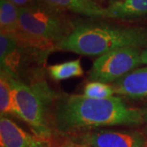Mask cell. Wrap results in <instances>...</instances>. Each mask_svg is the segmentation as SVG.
<instances>
[{
  "mask_svg": "<svg viewBox=\"0 0 147 147\" xmlns=\"http://www.w3.org/2000/svg\"><path fill=\"white\" fill-rule=\"evenodd\" d=\"M52 121L57 131L67 136L103 127L143 125L142 109L127 105L116 96L95 99L83 94L60 95Z\"/></svg>",
  "mask_w": 147,
  "mask_h": 147,
  "instance_id": "6da1fadb",
  "label": "cell"
},
{
  "mask_svg": "<svg viewBox=\"0 0 147 147\" xmlns=\"http://www.w3.org/2000/svg\"><path fill=\"white\" fill-rule=\"evenodd\" d=\"M147 47V28L116 26L104 24L76 26L54 51H64L88 57H100L123 47Z\"/></svg>",
  "mask_w": 147,
  "mask_h": 147,
  "instance_id": "7a4b0ae2",
  "label": "cell"
},
{
  "mask_svg": "<svg viewBox=\"0 0 147 147\" xmlns=\"http://www.w3.org/2000/svg\"><path fill=\"white\" fill-rule=\"evenodd\" d=\"M75 26L63 11L36 1L32 5L20 8L19 32L15 35L25 47L52 52Z\"/></svg>",
  "mask_w": 147,
  "mask_h": 147,
  "instance_id": "3957f363",
  "label": "cell"
},
{
  "mask_svg": "<svg viewBox=\"0 0 147 147\" xmlns=\"http://www.w3.org/2000/svg\"><path fill=\"white\" fill-rule=\"evenodd\" d=\"M8 77L21 113V120L26 123L35 135L52 140L53 129L47 118L46 102L51 97L48 88L31 87L21 79Z\"/></svg>",
  "mask_w": 147,
  "mask_h": 147,
  "instance_id": "277c9868",
  "label": "cell"
},
{
  "mask_svg": "<svg viewBox=\"0 0 147 147\" xmlns=\"http://www.w3.org/2000/svg\"><path fill=\"white\" fill-rule=\"evenodd\" d=\"M142 48L123 47L105 53L96 58L90 69L88 79L113 84L142 64Z\"/></svg>",
  "mask_w": 147,
  "mask_h": 147,
  "instance_id": "5b68a950",
  "label": "cell"
},
{
  "mask_svg": "<svg viewBox=\"0 0 147 147\" xmlns=\"http://www.w3.org/2000/svg\"><path fill=\"white\" fill-rule=\"evenodd\" d=\"M68 137L90 147H146V135L137 131L92 130Z\"/></svg>",
  "mask_w": 147,
  "mask_h": 147,
  "instance_id": "8992f818",
  "label": "cell"
},
{
  "mask_svg": "<svg viewBox=\"0 0 147 147\" xmlns=\"http://www.w3.org/2000/svg\"><path fill=\"white\" fill-rule=\"evenodd\" d=\"M0 147H51V140L30 133L12 119L1 115Z\"/></svg>",
  "mask_w": 147,
  "mask_h": 147,
  "instance_id": "52a82bcc",
  "label": "cell"
},
{
  "mask_svg": "<svg viewBox=\"0 0 147 147\" xmlns=\"http://www.w3.org/2000/svg\"><path fill=\"white\" fill-rule=\"evenodd\" d=\"M115 96L129 99L147 98V66L138 67L112 84Z\"/></svg>",
  "mask_w": 147,
  "mask_h": 147,
  "instance_id": "ba28073f",
  "label": "cell"
},
{
  "mask_svg": "<svg viewBox=\"0 0 147 147\" xmlns=\"http://www.w3.org/2000/svg\"><path fill=\"white\" fill-rule=\"evenodd\" d=\"M61 11H69L92 18H106V9L97 0H36Z\"/></svg>",
  "mask_w": 147,
  "mask_h": 147,
  "instance_id": "9c48e42d",
  "label": "cell"
},
{
  "mask_svg": "<svg viewBox=\"0 0 147 147\" xmlns=\"http://www.w3.org/2000/svg\"><path fill=\"white\" fill-rule=\"evenodd\" d=\"M106 9V18L131 20L147 16V0H125L111 3Z\"/></svg>",
  "mask_w": 147,
  "mask_h": 147,
  "instance_id": "30bf717a",
  "label": "cell"
},
{
  "mask_svg": "<svg viewBox=\"0 0 147 147\" xmlns=\"http://www.w3.org/2000/svg\"><path fill=\"white\" fill-rule=\"evenodd\" d=\"M0 112L1 115H12L21 119V113L16 104L10 79L8 75L3 71L0 74Z\"/></svg>",
  "mask_w": 147,
  "mask_h": 147,
  "instance_id": "8fae6325",
  "label": "cell"
},
{
  "mask_svg": "<svg viewBox=\"0 0 147 147\" xmlns=\"http://www.w3.org/2000/svg\"><path fill=\"white\" fill-rule=\"evenodd\" d=\"M20 8L10 0H0V30L16 34L19 32Z\"/></svg>",
  "mask_w": 147,
  "mask_h": 147,
  "instance_id": "7c38bea8",
  "label": "cell"
},
{
  "mask_svg": "<svg viewBox=\"0 0 147 147\" xmlns=\"http://www.w3.org/2000/svg\"><path fill=\"white\" fill-rule=\"evenodd\" d=\"M47 72L54 81H62L71 78L81 77L84 73L80 59L49 65L47 67Z\"/></svg>",
  "mask_w": 147,
  "mask_h": 147,
  "instance_id": "4fadbf2b",
  "label": "cell"
},
{
  "mask_svg": "<svg viewBox=\"0 0 147 147\" xmlns=\"http://www.w3.org/2000/svg\"><path fill=\"white\" fill-rule=\"evenodd\" d=\"M85 96L95 99H105L115 96V89L112 85L98 81H89L84 88Z\"/></svg>",
  "mask_w": 147,
  "mask_h": 147,
  "instance_id": "5bb4252c",
  "label": "cell"
},
{
  "mask_svg": "<svg viewBox=\"0 0 147 147\" xmlns=\"http://www.w3.org/2000/svg\"><path fill=\"white\" fill-rule=\"evenodd\" d=\"M51 147H90L87 146L86 144L82 142H78L72 139L71 137H67L56 140L52 139L51 140Z\"/></svg>",
  "mask_w": 147,
  "mask_h": 147,
  "instance_id": "9a60e30c",
  "label": "cell"
},
{
  "mask_svg": "<svg viewBox=\"0 0 147 147\" xmlns=\"http://www.w3.org/2000/svg\"><path fill=\"white\" fill-rule=\"evenodd\" d=\"M10 1L17 6L19 8L30 6L36 2V0H10Z\"/></svg>",
  "mask_w": 147,
  "mask_h": 147,
  "instance_id": "2e32d148",
  "label": "cell"
},
{
  "mask_svg": "<svg viewBox=\"0 0 147 147\" xmlns=\"http://www.w3.org/2000/svg\"><path fill=\"white\" fill-rule=\"evenodd\" d=\"M142 109V118H143V126H144V132L147 135V105H145Z\"/></svg>",
  "mask_w": 147,
  "mask_h": 147,
  "instance_id": "e0dca14e",
  "label": "cell"
},
{
  "mask_svg": "<svg viewBox=\"0 0 147 147\" xmlns=\"http://www.w3.org/2000/svg\"><path fill=\"white\" fill-rule=\"evenodd\" d=\"M142 60L143 65H147V47L142 50Z\"/></svg>",
  "mask_w": 147,
  "mask_h": 147,
  "instance_id": "ac0fdd59",
  "label": "cell"
},
{
  "mask_svg": "<svg viewBox=\"0 0 147 147\" xmlns=\"http://www.w3.org/2000/svg\"><path fill=\"white\" fill-rule=\"evenodd\" d=\"M109 1H110V4H111V3H115L123 2V1H125V0H109Z\"/></svg>",
  "mask_w": 147,
  "mask_h": 147,
  "instance_id": "d6986e66",
  "label": "cell"
},
{
  "mask_svg": "<svg viewBox=\"0 0 147 147\" xmlns=\"http://www.w3.org/2000/svg\"><path fill=\"white\" fill-rule=\"evenodd\" d=\"M146 147H147V141H146Z\"/></svg>",
  "mask_w": 147,
  "mask_h": 147,
  "instance_id": "ffe728a7",
  "label": "cell"
}]
</instances>
